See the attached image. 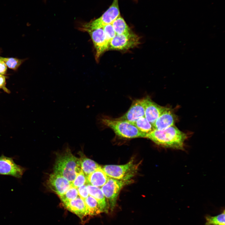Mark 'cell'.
I'll return each mask as SVG.
<instances>
[{"label":"cell","instance_id":"1","mask_svg":"<svg viewBox=\"0 0 225 225\" xmlns=\"http://www.w3.org/2000/svg\"><path fill=\"white\" fill-rule=\"evenodd\" d=\"M187 138L186 134L175 125L162 130L154 129L145 137L158 145L179 150L183 149Z\"/></svg>","mask_w":225,"mask_h":225},{"label":"cell","instance_id":"2","mask_svg":"<svg viewBox=\"0 0 225 225\" xmlns=\"http://www.w3.org/2000/svg\"><path fill=\"white\" fill-rule=\"evenodd\" d=\"M81 170L79 159L72 153L68 147L64 152L58 155L53 168L54 173L63 177L71 183Z\"/></svg>","mask_w":225,"mask_h":225},{"label":"cell","instance_id":"3","mask_svg":"<svg viewBox=\"0 0 225 225\" xmlns=\"http://www.w3.org/2000/svg\"><path fill=\"white\" fill-rule=\"evenodd\" d=\"M99 121L102 124L112 129L117 135L120 137L126 138H145V134L127 121L105 118H101Z\"/></svg>","mask_w":225,"mask_h":225},{"label":"cell","instance_id":"4","mask_svg":"<svg viewBox=\"0 0 225 225\" xmlns=\"http://www.w3.org/2000/svg\"><path fill=\"white\" fill-rule=\"evenodd\" d=\"M139 165L135 163L132 158L127 163L121 165H108L102 169L109 177L118 180H131L137 173Z\"/></svg>","mask_w":225,"mask_h":225},{"label":"cell","instance_id":"5","mask_svg":"<svg viewBox=\"0 0 225 225\" xmlns=\"http://www.w3.org/2000/svg\"><path fill=\"white\" fill-rule=\"evenodd\" d=\"M132 182L131 180L123 181L109 177L106 183L101 187V190L112 211L115 207L118 196L122 189Z\"/></svg>","mask_w":225,"mask_h":225},{"label":"cell","instance_id":"6","mask_svg":"<svg viewBox=\"0 0 225 225\" xmlns=\"http://www.w3.org/2000/svg\"><path fill=\"white\" fill-rule=\"evenodd\" d=\"M140 42V37L131 32L125 34H116L110 41L108 49L128 50L136 47Z\"/></svg>","mask_w":225,"mask_h":225},{"label":"cell","instance_id":"7","mask_svg":"<svg viewBox=\"0 0 225 225\" xmlns=\"http://www.w3.org/2000/svg\"><path fill=\"white\" fill-rule=\"evenodd\" d=\"M120 16L118 0H114L109 8L99 18L82 25V27L103 28L112 24Z\"/></svg>","mask_w":225,"mask_h":225},{"label":"cell","instance_id":"8","mask_svg":"<svg viewBox=\"0 0 225 225\" xmlns=\"http://www.w3.org/2000/svg\"><path fill=\"white\" fill-rule=\"evenodd\" d=\"M81 30L88 32L90 35L96 50L95 59L98 61L100 56L108 50L109 44L107 42L103 28L81 27Z\"/></svg>","mask_w":225,"mask_h":225},{"label":"cell","instance_id":"9","mask_svg":"<svg viewBox=\"0 0 225 225\" xmlns=\"http://www.w3.org/2000/svg\"><path fill=\"white\" fill-rule=\"evenodd\" d=\"M28 168L17 164L12 157L3 154L0 156V175L9 176L20 179Z\"/></svg>","mask_w":225,"mask_h":225},{"label":"cell","instance_id":"10","mask_svg":"<svg viewBox=\"0 0 225 225\" xmlns=\"http://www.w3.org/2000/svg\"><path fill=\"white\" fill-rule=\"evenodd\" d=\"M145 100V98L133 100L127 112L117 119L132 123L139 118L144 117Z\"/></svg>","mask_w":225,"mask_h":225},{"label":"cell","instance_id":"11","mask_svg":"<svg viewBox=\"0 0 225 225\" xmlns=\"http://www.w3.org/2000/svg\"><path fill=\"white\" fill-rule=\"evenodd\" d=\"M176 116L172 110L164 107L163 110L153 125L155 129L162 130L175 125Z\"/></svg>","mask_w":225,"mask_h":225},{"label":"cell","instance_id":"12","mask_svg":"<svg viewBox=\"0 0 225 225\" xmlns=\"http://www.w3.org/2000/svg\"><path fill=\"white\" fill-rule=\"evenodd\" d=\"M48 185L59 197L63 195L71 186V183L67 179L54 173L50 175Z\"/></svg>","mask_w":225,"mask_h":225},{"label":"cell","instance_id":"13","mask_svg":"<svg viewBox=\"0 0 225 225\" xmlns=\"http://www.w3.org/2000/svg\"><path fill=\"white\" fill-rule=\"evenodd\" d=\"M164 108L153 101L149 97L145 98L144 117L153 125Z\"/></svg>","mask_w":225,"mask_h":225},{"label":"cell","instance_id":"14","mask_svg":"<svg viewBox=\"0 0 225 225\" xmlns=\"http://www.w3.org/2000/svg\"><path fill=\"white\" fill-rule=\"evenodd\" d=\"M65 207L70 211L75 213L81 218L88 215L84 202L80 197L63 203Z\"/></svg>","mask_w":225,"mask_h":225},{"label":"cell","instance_id":"15","mask_svg":"<svg viewBox=\"0 0 225 225\" xmlns=\"http://www.w3.org/2000/svg\"><path fill=\"white\" fill-rule=\"evenodd\" d=\"M86 186L89 195L96 200L102 212L108 213L109 205L101 188L89 184H87Z\"/></svg>","mask_w":225,"mask_h":225},{"label":"cell","instance_id":"16","mask_svg":"<svg viewBox=\"0 0 225 225\" xmlns=\"http://www.w3.org/2000/svg\"><path fill=\"white\" fill-rule=\"evenodd\" d=\"M86 177L87 184L99 188L106 183L109 178L101 166Z\"/></svg>","mask_w":225,"mask_h":225},{"label":"cell","instance_id":"17","mask_svg":"<svg viewBox=\"0 0 225 225\" xmlns=\"http://www.w3.org/2000/svg\"><path fill=\"white\" fill-rule=\"evenodd\" d=\"M79 159L81 167L86 176L94 171L100 166L93 160L88 158L82 154Z\"/></svg>","mask_w":225,"mask_h":225},{"label":"cell","instance_id":"18","mask_svg":"<svg viewBox=\"0 0 225 225\" xmlns=\"http://www.w3.org/2000/svg\"><path fill=\"white\" fill-rule=\"evenodd\" d=\"M87 208L88 215L91 216L97 215L102 212L96 200L89 195L83 200Z\"/></svg>","mask_w":225,"mask_h":225},{"label":"cell","instance_id":"19","mask_svg":"<svg viewBox=\"0 0 225 225\" xmlns=\"http://www.w3.org/2000/svg\"><path fill=\"white\" fill-rule=\"evenodd\" d=\"M131 123L136 126L140 132L146 135L155 129L153 125L144 116L139 118L135 122Z\"/></svg>","mask_w":225,"mask_h":225},{"label":"cell","instance_id":"20","mask_svg":"<svg viewBox=\"0 0 225 225\" xmlns=\"http://www.w3.org/2000/svg\"><path fill=\"white\" fill-rule=\"evenodd\" d=\"M116 34H122L130 32L129 28L123 18L119 16L112 24Z\"/></svg>","mask_w":225,"mask_h":225},{"label":"cell","instance_id":"21","mask_svg":"<svg viewBox=\"0 0 225 225\" xmlns=\"http://www.w3.org/2000/svg\"><path fill=\"white\" fill-rule=\"evenodd\" d=\"M225 210L215 216L207 215L205 217V225H225Z\"/></svg>","mask_w":225,"mask_h":225},{"label":"cell","instance_id":"22","mask_svg":"<svg viewBox=\"0 0 225 225\" xmlns=\"http://www.w3.org/2000/svg\"><path fill=\"white\" fill-rule=\"evenodd\" d=\"M78 196L77 188L71 186L63 195L59 197L63 203L76 199Z\"/></svg>","mask_w":225,"mask_h":225},{"label":"cell","instance_id":"23","mask_svg":"<svg viewBox=\"0 0 225 225\" xmlns=\"http://www.w3.org/2000/svg\"><path fill=\"white\" fill-rule=\"evenodd\" d=\"M87 183V177L82 170L71 183V186L76 188L85 184Z\"/></svg>","mask_w":225,"mask_h":225},{"label":"cell","instance_id":"24","mask_svg":"<svg viewBox=\"0 0 225 225\" xmlns=\"http://www.w3.org/2000/svg\"><path fill=\"white\" fill-rule=\"evenodd\" d=\"M9 68L15 70L17 69L22 62V61L14 58H4L0 57Z\"/></svg>","mask_w":225,"mask_h":225},{"label":"cell","instance_id":"25","mask_svg":"<svg viewBox=\"0 0 225 225\" xmlns=\"http://www.w3.org/2000/svg\"><path fill=\"white\" fill-rule=\"evenodd\" d=\"M106 41L109 44L111 40L116 35V33L113 29L112 24L106 25L103 27Z\"/></svg>","mask_w":225,"mask_h":225},{"label":"cell","instance_id":"26","mask_svg":"<svg viewBox=\"0 0 225 225\" xmlns=\"http://www.w3.org/2000/svg\"><path fill=\"white\" fill-rule=\"evenodd\" d=\"M77 188L78 195L83 200L89 196L86 184H84Z\"/></svg>","mask_w":225,"mask_h":225},{"label":"cell","instance_id":"27","mask_svg":"<svg viewBox=\"0 0 225 225\" xmlns=\"http://www.w3.org/2000/svg\"><path fill=\"white\" fill-rule=\"evenodd\" d=\"M7 70V66L5 62L0 58V74H4Z\"/></svg>","mask_w":225,"mask_h":225},{"label":"cell","instance_id":"28","mask_svg":"<svg viewBox=\"0 0 225 225\" xmlns=\"http://www.w3.org/2000/svg\"><path fill=\"white\" fill-rule=\"evenodd\" d=\"M5 84V77L0 74V88H3Z\"/></svg>","mask_w":225,"mask_h":225}]
</instances>
